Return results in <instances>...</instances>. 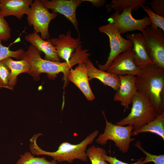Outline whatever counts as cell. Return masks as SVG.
<instances>
[{
  "mask_svg": "<svg viewBox=\"0 0 164 164\" xmlns=\"http://www.w3.org/2000/svg\"><path fill=\"white\" fill-rule=\"evenodd\" d=\"M137 91L145 95L159 115L164 112V69L154 65L141 69L135 76Z\"/></svg>",
  "mask_w": 164,
  "mask_h": 164,
  "instance_id": "1",
  "label": "cell"
},
{
  "mask_svg": "<svg viewBox=\"0 0 164 164\" xmlns=\"http://www.w3.org/2000/svg\"><path fill=\"white\" fill-rule=\"evenodd\" d=\"M99 133L98 130H95L77 144H72L68 142H63L60 145L57 150L53 152L44 150L38 146L36 140L40 135L36 134L30 139V149L33 154L46 155L51 157L57 162L66 161L71 163L75 159L86 162L88 158L86 153L87 147L93 142Z\"/></svg>",
  "mask_w": 164,
  "mask_h": 164,
  "instance_id": "2",
  "label": "cell"
},
{
  "mask_svg": "<svg viewBox=\"0 0 164 164\" xmlns=\"http://www.w3.org/2000/svg\"><path fill=\"white\" fill-rule=\"evenodd\" d=\"M41 52L30 45L27 51H24L21 59L27 60L30 65V69L27 73L32 76L34 80L40 79V74L42 73L47 74L50 78H55L60 73H63L64 79H67L70 69L78 63L77 59L74 57H71L69 61L61 62L43 59L40 55Z\"/></svg>",
  "mask_w": 164,
  "mask_h": 164,
  "instance_id": "3",
  "label": "cell"
},
{
  "mask_svg": "<svg viewBox=\"0 0 164 164\" xmlns=\"http://www.w3.org/2000/svg\"><path fill=\"white\" fill-rule=\"evenodd\" d=\"M132 104L130 113L116 122V125H132L133 130H136L153 121L159 115L147 97L141 92L137 91Z\"/></svg>",
  "mask_w": 164,
  "mask_h": 164,
  "instance_id": "4",
  "label": "cell"
},
{
  "mask_svg": "<svg viewBox=\"0 0 164 164\" xmlns=\"http://www.w3.org/2000/svg\"><path fill=\"white\" fill-rule=\"evenodd\" d=\"M102 113L105 121V127L104 133L99 135L96 142L98 144L104 145L108 140L112 141L114 142V145L123 153H127L131 142L135 139V138H131L133 126L114 124L108 121L104 111Z\"/></svg>",
  "mask_w": 164,
  "mask_h": 164,
  "instance_id": "5",
  "label": "cell"
},
{
  "mask_svg": "<svg viewBox=\"0 0 164 164\" xmlns=\"http://www.w3.org/2000/svg\"><path fill=\"white\" fill-rule=\"evenodd\" d=\"M142 33L144 37L145 49L155 66L164 69V32L151 26Z\"/></svg>",
  "mask_w": 164,
  "mask_h": 164,
  "instance_id": "6",
  "label": "cell"
},
{
  "mask_svg": "<svg viewBox=\"0 0 164 164\" xmlns=\"http://www.w3.org/2000/svg\"><path fill=\"white\" fill-rule=\"evenodd\" d=\"M57 15V13L53 11L50 12L43 6L40 0H35L31 5L27 19L29 26H33L34 31L38 33H40L43 39L49 40V24Z\"/></svg>",
  "mask_w": 164,
  "mask_h": 164,
  "instance_id": "7",
  "label": "cell"
},
{
  "mask_svg": "<svg viewBox=\"0 0 164 164\" xmlns=\"http://www.w3.org/2000/svg\"><path fill=\"white\" fill-rule=\"evenodd\" d=\"M99 31L106 34L108 37L110 51L108 59L103 65L98 63L99 69L106 71L110 64L118 55L127 50L132 48L133 43L130 40L123 38L117 28L111 23L101 26Z\"/></svg>",
  "mask_w": 164,
  "mask_h": 164,
  "instance_id": "8",
  "label": "cell"
},
{
  "mask_svg": "<svg viewBox=\"0 0 164 164\" xmlns=\"http://www.w3.org/2000/svg\"><path fill=\"white\" fill-rule=\"evenodd\" d=\"M132 10L133 9L130 8L123 10L121 13L115 12L108 17V21L113 24L121 34L135 30L142 32L151 25V20L146 16L142 19H135L132 15Z\"/></svg>",
  "mask_w": 164,
  "mask_h": 164,
  "instance_id": "9",
  "label": "cell"
},
{
  "mask_svg": "<svg viewBox=\"0 0 164 164\" xmlns=\"http://www.w3.org/2000/svg\"><path fill=\"white\" fill-rule=\"evenodd\" d=\"M40 1L46 9L64 16L73 24L80 36L76 11L85 0H41Z\"/></svg>",
  "mask_w": 164,
  "mask_h": 164,
  "instance_id": "10",
  "label": "cell"
},
{
  "mask_svg": "<svg viewBox=\"0 0 164 164\" xmlns=\"http://www.w3.org/2000/svg\"><path fill=\"white\" fill-rule=\"evenodd\" d=\"M134 59L132 48L116 57L106 72L117 76L129 75L136 76L139 74L141 69L135 64Z\"/></svg>",
  "mask_w": 164,
  "mask_h": 164,
  "instance_id": "11",
  "label": "cell"
},
{
  "mask_svg": "<svg viewBox=\"0 0 164 164\" xmlns=\"http://www.w3.org/2000/svg\"><path fill=\"white\" fill-rule=\"evenodd\" d=\"M50 40L55 47L58 57L66 62L69 61L73 53L82 43L80 36L73 38L70 30L65 34L59 35L58 38H52Z\"/></svg>",
  "mask_w": 164,
  "mask_h": 164,
  "instance_id": "12",
  "label": "cell"
},
{
  "mask_svg": "<svg viewBox=\"0 0 164 164\" xmlns=\"http://www.w3.org/2000/svg\"><path fill=\"white\" fill-rule=\"evenodd\" d=\"M118 76L120 85L114 94L113 100L120 102L121 106L125 109H128L137 91L135 84V76L129 75Z\"/></svg>",
  "mask_w": 164,
  "mask_h": 164,
  "instance_id": "13",
  "label": "cell"
},
{
  "mask_svg": "<svg viewBox=\"0 0 164 164\" xmlns=\"http://www.w3.org/2000/svg\"><path fill=\"white\" fill-rule=\"evenodd\" d=\"M126 37L132 42L134 61L136 66L141 69L154 65L146 51L145 39L142 33L127 34Z\"/></svg>",
  "mask_w": 164,
  "mask_h": 164,
  "instance_id": "14",
  "label": "cell"
},
{
  "mask_svg": "<svg viewBox=\"0 0 164 164\" xmlns=\"http://www.w3.org/2000/svg\"><path fill=\"white\" fill-rule=\"evenodd\" d=\"M68 80L74 84L89 101L95 99V96L90 87L89 78L84 63L78 64L74 69H70Z\"/></svg>",
  "mask_w": 164,
  "mask_h": 164,
  "instance_id": "15",
  "label": "cell"
},
{
  "mask_svg": "<svg viewBox=\"0 0 164 164\" xmlns=\"http://www.w3.org/2000/svg\"><path fill=\"white\" fill-rule=\"evenodd\" d=\"M32 0H1L0 12L5 17L10 15L20 20L29 12Z\"/></svg>",
  "mask_w": 164,
  "mask_h": 164,
  "instance_id": "16",
  "label": "cell"
},
{
  "mask_svg": "<svg viewBox=\"0 0 164 164\" xmlns=\"http://www.w3.org/2000/svg\"><path fill=\"white\" fill-rule=\"evenodd\" d=\"M25 39L39 51L44 53L45 59L54 61H60L56 48L50 39H43L39 33L34 31L26 35Z\"/></svg>",
  "mask_w": 164,
  "mask_h": 164,
  "instance_id": "17",
  "label": "cell"
},
{
  "mask_svg": "<svg viewBox=\"0 0 164 164\" xmlns=\"http://www.w3.org/2000/svg\"><path fill=\"white\" fill-rule=\"evenodd\" d=\"M84 63L89 80L96 79L116 91L118 89L120 81L118 76L96 68L88 58Z\"/></svg>",
  "mask_w": 164,
  "mask_h": 164,
  "instance_id": "18",
  "label": "cell"
},
{
  "mask_svg": "<svg viewBox=\"0 0 164 164\" xmlns=\"http://www.w3.org/2000/svg\"><path fill=\"white\" fill-rule=\"evenodd\" d=\"M2 61L10 70L11 76L9 87L10 90H12L16 84L17 76L22 73H27L30 69V65L26 60H14L11 57L5 58Z\"/></svg>",
  "mask_w": 164,
  "mask_h": 164,
  "instance_id": "19",
  "label": "cell"
},
{
  "mask_svg": "<svg viewBox=\"0 0 164 164\" xmlns=\"http://www.w3.org/2000/svg\"><path fill=\"white\" fill-rule=\"evenodd\" d=\"M145 132L155 134L164 140V112L155 119L136 130H133L132 136H135Z\"/></svg>",
  "mask_w": 164,
  "mask_h": 164,
  "instance_id": "20",
  "label": "cell"
},
{
  "mask_svg": "<svg viewBox=\"0 0 164 164\" xmlns=\"http://www.w3.org/2000/svg\"><path fill=\"white\" fill-rule=\"evenodd\" d=\"M145 0H112L106 7L107 11L110 12L112 10L120 12L123 10L130 8L133 11H137L141 5L145 3Z\"/></svg>",
  "mask_w": 164,
  "mask_h": 164,
  "instance_id": "21",
  "label": "cell"
},
{
  "mask_svg": "<svg viewBox=\"0 0 164 164\" xmlns=\"http://www.w3.org/2000/svg\"><path fill=\"white\" fill-rule=\"evenodd\" d=\"M87 155L89 157L91 164H110L104 160L103 155L107 154L104 148L96 147L94 145L91 146L86 151Z\"/></svg>",
  "mask_w": 164,
  "mask_h": 164,
  "instance_id": "22",
  "label": "cell"
},
{
  "mask_svg": "<svg viewBox=\"0 0 164 164\" xmlns=\"http://www.w3.org/2000/svg\"><path fill=\"white\" fill-rule=\"evenodd\" d=\"M56 161L53 159L50 161L45 157H35L29 152H25L20 155L16 164H57Z\"/></svg>",
  "mask_w": 164,
  "mask_h": 164,
  "instance_id": "23",
  "label": "cell"
},
{
  "mask_svg": "<svg viewBox=\"0 0 164 164\" xmlns=\"http://www.w3.org/2000/svg\"><path fill=\"white\" fill-rule=\"evenodd\" d=\"M140 7L148 15L151 22L150 26L153 27L159 28L164 32V17L154 13L147 5L145 6L142 4Z\"/></svg>",
  "mask_w": 164,
  "mask_h": 164,
  "instance_id": "24",
  "label": "cell"
},
{
  "mask_svg": "<svg viewBox=\"0 0 164 164\" xmlns=\"http://www.w3.org/2000/svg\"><path fill=\"white\" fill-rule=\"evenodd\" d=\"M2 41L0 39V61L7 57H12L21 60L25 51L23 49L20 48L16 51H12L9 49V46H3Z\"/></svg>",
  "mask_w": 164,
  "mask_h": 164,
  "instance_id": "25",
  "label": "cell"
},
{
  "mask_svg": "<svg viewBox=\"0 0 164 164\" xmlns=\"http://www.w3.org/2000/svg\"><path fill=\"white\" fill-rule=\"evenodd\" d=\"M135 146L142 151L146 155V157L142 161L143 164L151 162H153L154 164H164V155H153L145 150L142 147L141 143L139 141H137Z\"/></svg>",
  "mask_w": 164,
  "mask_h": 164,
  "instance_id": "26",
  "label": "cell"
},
{
  "mask_svg": "<svg viewBox=\"0 0 164 164\" xmlns=\"http://www.w3.org/2000/svg\"><path fill=\"white\" fill-rule=\"evenodd\" d=\"M11 73L9 68L2 61H0V87L10 89Z\"/></svg>",
  "mask_w": 164,
  "mask_h": 164,
  "instance_id": "27",
  "label": "cell"
},
{
  "mask_svg": "<svg viewBox=\"0 0 164 164\" xmlns=\"http://www.w3.org/2000/svg\"><path fill=\"white\" fill-rule=\"evenodd\" d=\"M0 12V39L6 41L11 38V29Z\"/></svg>",
  "mask_w": 164,
  "mask_h": 164,
  "instance_id": "28",
  "label": "cell"
},
{
  "mask_svg": "<svg viewBox=\"0 0 164 164\" xmlns=\"http://www.w3.org/2000/svg\"><path fill=\"white\" fill-rule=\"evenodd\" d=\"M145 3L150 6L154 13L164 17V0H152L151 2H145Z\"/></svg>",
  "mask_w": 164,
  "mask_h": 164,
  "instance_id": "29",
  "label": "cell"
},
{
  "mask_svg": "<svg viewBox=\"0 0 164 164\" xmlns=\"http://www.w3.org/2000/svg\"><path fill=\"white\" fill-rule=\"evenodd\" d=\"M104 160L110 164H143L142 161L144 159L142 158L139 159L136 162L132 164H129L123 162L117 159L116 157H113L111 156H108L107 154L103 155Z\"/></svg>",
  "mask_w": 164,
  "mask_h": 164,
  "instance_id": "30",
  "label": "cell"
},
{
  "mask_svg": "<svg viewBox=\"0 0 164 164\" xmlns=\"http://www.w3.org/2000/svg\"><path fill=\"white\" fill-rule=\"evenodd\" d=\"M85 1L91 2L92 5L97 8L103 6L105 4L106 0H85Z\"/></svg>",
  "mask_w": 164,
  "mask_h": 164,
  "instance_id": "31",
  "label": "cell"
},
{
  "mask_svg": "<svg viewBox=\"0 0 164 164\" xmlns=\"http://www.w3.org/2000/svg\"><path fill=\"white\" fill-rule=\"evenodd\" d=\"M0 1H1V0H0Z\"/></svg>",
  "mask_w": 164,
  "mask_h": 164,
  "instance_id": "32",
  "label": "cell"
}]
</instances>
